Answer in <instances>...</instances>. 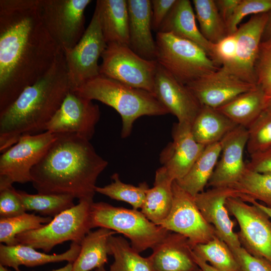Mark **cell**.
<instances>
[{
    "mask_svg": "<svg viewBox=\"0 0 271 271\" xmlns=\"http://www.w3.org/2000/svg\"><path fill=\"white\" fill-rule=\"evenodd\" d=\"M115 233L105 228L89 232L80 243V251L73 263V271H90L104 266L110 255L109 239Z\"/></svg>",
    "mask_w": 271,
    "mask_h": 271,
    "instance_id": "28",
    "label": "cell"
},
{
    "mask_svg": "<svg viewBox=\"0 0 271 271\" xmlns=\"http://www.w3.org/2000/svg\"><path fill=\"white\" fill-rule=\"evenodd\" d=\"M246 167L256 172L271 174V149L250 155Z\"/></svg>",
    "mask_w": 271,
    "mask_h": 271,
    "instance_id": "45",
    "label": "cell"
},
{
    "mask_svg": "<svg viewBox=\"0 0 271 271\" xmlns=\"http://www.w3.org/2000/svg\"><path fill=\"white\" fill-rule=\"evenodd\" d=\"M153 271H197L193 247L185 236L169 232L148 256Z\"/></svg>",
    "mask_w": 271,
    "mask_h": 271,
    "instance_id": "21",
    "label": "cell"
},
{
    "mask_svg": "<svg viewBox=\"0 0 271 271\" xmlns=\"http://www.w3.org/2000/svg\"><path fill=\"white\" fill-rule=\"evenodd\" d=\"M71 90L80 96L99 101L114 109L121 117L122 138L130 134L133 123L138 118L144 115L158 116L169 113L152 93L101 74Z\"/></svg>",
    "mask_w": 271,
    "mask_h": 271,
    "instance_id": "4",
    "label": "cell"
},
{
    "mask_svg": "<svg viewBox=\"0 0 271 271\" xmlns=\"http://www.w3.org/2000/svg\"><path fill=\"white\" fill-rule=\"evenodd\" d=\"M267 97L258 85L216 108L236 125L248 129L265 109Z\"/></svg>",
    "mask_w": 271,
    "mask_h": 271,
    "instance_id": "27",
    "label": "cell"
},
{
    "mask_svg": "<svg viewBox=\"0 0 271 271\" xmlns=\"http://www.w3.org/2000/svg\"><path fill=\"white\" fill-rule=\"evenodd\" d=\"M267 19V13L254 15L238 27L235 33L236 56L232 63L225 67L238 78L250 84H256L255 65Z\"/></svg>",
    "mask_w": 271,
    "mask_h": 271,
    "instance_id": "18",
    "label": "cell"
},
{
    "mask_svg": "<svg viewBox=\"0 0 271 271\" xmlns=\"http://www.w3.org/2000/svg\"><path fill=\"white\" fill-rule=\"evenodd\" d=\"M194 259L201 271H220L211 266L210 264L196 256L193 251Z\"/></svg>",
    "mask_w": 271,
    "mask_h": 271,
    "instance_id": "48",
    "label": "cell"
},
{
    "mask_svg": "<svg viewBox=\"0 0 271 271\" xmlns=\"http://www.w3.org/2000/svg\"><path fill=\"white\" fill-rule=\"evenodd\" d=\"M248 203L253 204L265 213L271 219V208L260 204L256 200H250Z\"/></svg>",
    "mask_w": 271,
    "mask_h": 271,
    "instance_id": "49",
    "label": "cell"
},
{
    "mask_svg": "<svg viewBox=\"0 0 271 271\" xmlns=\"http://www.w3.org/2000/svg\"><path fill=\"white\" fill-rule=\"evenodd\" d=\"M96 10L107 44L129 45V17L127 0H97Z\"/></svg>",
    "mask_w": 271,
    "mask_h": 271,
    "instance_id": "25",
    "label": "cell"
},
{
    "mask_svg": "<svg viewBox=\"0 0 271 271\" xmlns=\"http://www.w3.org/2000/svg\"><path fill=\"white\" fill-rule=\"evenodd\" d=\"M108 244L114 258L109 271H153L149 257L141 256L124 238L112 235Z\"/></svg>",
    "mask_w": 271,
    "mask_h": 271,
    "instance_id": "32",
    "label": "cell"
},
{
    "mask_svg": "<svg viewBox=\"0 0 271 271\" xmlns=\"http://www.w3.org/2000/svg\"><path fill=\"white\" fill-rule=\"evenodd\" d=\"M95 271H109V270H106L105 268H104V266H102L101 267L96 268L95 269Z\"/></svg>",
    "mask_w": 271,
    "mask_h": 271,
    "instance_id": "53",
    "label": "cell"
},
{
    "mask_svg": "<svg viewBox=\"0 0 271 271\" xmlns=\"http://www.w3.org/2000/svg\"><path fill=\"white\" fill-rule=\"evenodd\" d=\"M98 105L70 90L46 126L45 131L54 134L73 133L90 141L98 122Z\"/></svg>",
    "mask_w": 271,
    "mask_h": 271,
    "instance_id": "14",
    "label": "cell"
},
{
    "mask_svg": "<svg viewBox=\"0 0 271 271\" xmlns=\"http://www.w3.org/2000/svg\"><path fill=\"white\" fill-rule=\"evenodd\" d=\"M0 271H11L7 267L0 265Z\"/></svg>",
    "mask_w": 271,
    "mask_h": 271,
    "instance_id": "52",
    "label": "cell"
},
{
    "mask_svg": "<svg viewBox=\"0 0 271 271\" xmlns=\"http://www.w3.org/2000/svg\"><path fill=\"white\" fill-rule=\"evenodd\" d=\"M16 271H22L20 269ZM51 271H73V263L68 262L65 266Z\"/></svg>",
    "mask_w": 271,
    "mask_h": 271,
    "instance_id": "50",
    "label": "cell"
},
{
    "mask_svg": "<svg viewBox=\"0 0 271 271\" xmlns=\"http://www.w3.org/2000/svg\"><path fill=\"white\" fill-rule=\"evenodd\" d=\"M93 202L86 200L79 201L77 204L55 216L40 228L18 235V244L41 249L46 253L65 241L80 244L92 228L90 211Z\"/></svg>",
    "mask_w": 271,
    "mask_h": 271,
    "instance_id": "7",
    "label": "cell"
},
{
    "mask_svg": "<svg viewBox=\"0 0 271 271\" xmlns=\"http://www.w3.org/2000/svg\"><path fill=\"white\" fill-rule=\"evenodd\" d=\"M237 126L216 109L202 106L191 130L196 142L206 147L220 142Z\"/></svg>",
    "mask_w": 271,
    "mask_h": 271,
    "instance_id": "29",
    "label": "cell"
},
{
    "mask_svg": "<svg viewBox=\"0 0 271 271\" xmlns=\"http://www.w3.org/2000/svg\"><path fill=\"white\" fill-rule=\"evenodd\" d=\"M130 48L141 57L156 60L157 47L152 31L150 0H127Z\"/></svg>",
    "mask_w": 271,
    "mask_h": 271,
    "instance_id": "22",
    "label": "cell"
},
{
    "mask_svg": "<svg viewBox=\"0 0 271 271\" xmlns=\"http://www.w3.org/2000/svg\"><path fill=\"white\" fill-rule=\"evenodd\" d=\"M39 0H0V112L49 69L62 51L42 21Z\"/></svg>",
    "mask_w": 271,
    "mask_h": 271,
    "instance_id": "1",
    "label": "cell"
},
{
    "mask_svg": "<svg viewBox=\"0 0 271 271\" xmlns=\"http://www.w3.org/2000/svg\"><path fill=\"white\" fill-rule=\"evenodd\" d=\"M221 149V141L205 147L188 173L175 181L177 184L193 197L204 191L213 173Z\"/></svg>",
    "mask_w": 271,
    "mask_h": 271,
    "instance_id": "30",
    "label": "cell"
},
{
    "mask_svg": "<svg viewBox=\"0 0 271 271\" xmlns=\"http://www.w3.org/2000/svg\"><path fill=\"white\" fill-rule=\"evenodd\" d=\"M241 0H215L218 10L225 23Z\"/></svg>",
    "mask_w": 271,
    "mask_h": 271,
    "instance_id": "46",
    "label": "cell"
},
{
    "mask_svg": "<svg viewBox=\"0 0 271 271\" xmlns=\"http://www.w3.org/2000/svg\"><path fill=\"white\" fill-rule=\"evenodd\" d=\"M261 42H271V10L267 13V19L262 33Z\"/></svg>",
    "mask_w": 271,
    "mask_h": 271,
    "instance_id": "47",
    "label": "cell"
},
{
    "mask_svg": "<svg viewBox=\"0 0 271 271\" xmlns=\"http://www.w3.org/2000/svg\"><path fill=\"white\" fill-rule=\"evenodd\" d=\"M90 216L92 228H105L123 234L139 253L154 249L170 232L150 221L139 210L104 202L92 203Z\"/></svg>",
    "mask_w": 271,
    "mask_h": 271,
    "instance_id": "5",
    "label": "cell"
},
{
    "mask_svg": "<svg viewBox=\"0 0 271 271\" xmlns=\"http://www.w3.org/2000/svg\"><path fill=\"white\" fill-rule=\"evenodd\" d=\"M91 0H39L44 26L62 51L73 48L85 29L84 12Z\"/></svg>",
    "mask_w": 271,
    "mask_h": 271,
    "instance_id": "9",
    "label": "cell"
},
{
    "mask_svg": "<svg viewBox=\"0 0 271 271\" xmlns=\"http://www.w3.org/2000/svg\"><path fill=\"white\" fill-rule=\"evenodd\" d=\"M176 0H151L152 23L153 30L158 32L159 29Z\"/></svg>",
    "mask_w": 271,
    "mask_h": 271,
    "instance_id": "44",
    "label": "cell"
},
{
    "mask_svg": "<svg viewBox=\"0 0 271 271\" xmlns=\"http://www.w3.org/2000/svg\"><path fill=\"white\" fill-rule=\"evenodd\" d=\"M250 155L271 149V110L264 109L247 129Z\"/></svg>",
    "mask_w": 271,
    "mask_h": 271,
    "instance_id": "38",
    "label": "cell"
},
{
    "mask_svg": "<svg viewBox=\"0 0 271 271\" xmlns=\"http://www.w3.org/2000/svg\"><path fill=\"white\" fill-rule=\"evenodd\" d=\"M265 109L271 110V96L267 97L265 104Z\"/></svg>",
    "mask_w": 271,
    "mask_h": 271,
    "instance_id": "51",
    "label": "cell"
},
{
    "mask_svg": "<svg viewBox=\"0 0 271 271\" xmlns=\"http://www.w3.org/2000/svg\"><path fill=\"white\" fill-rule=\"evenodd\" d=\"M174 181L162 166L156 172L153 187L147 191L141 211L157 225L167 217L172 208Z\"/></svg>",
    "mask_w": 271,
    "mask_h": 271,
    "instance_id": "26",
    "label": "cell"
},
{
    "mask_svg": "<svg viewBox=\"0 0 271 271\" xmlns=\"http://www.w3.org/2000/svg\"><path fill=\"white\" fill-rule=\"evenodd\" d=\"M56 138L45 131L22 136L0 157V187L32 182L31 172Z\"/></svg>",
    "mask_w": 271,
    "mask_h": 271,
    "instance_id": "10",
    "label": "cell"
},
{
    "mask_svg": "<svg viewBox=\"0 0 271 271\" xmlns=\"http://www.w3.org/2000/svg\"><path fill=\"white\" fill-rule=\"evenodd\" d=\"M237 190L231 187L211 188L195 196V203L206 221L214 228L216 235L230 249L241 246L234 223L230 218L226 203L228 198L237 197Z\"/></svg>",
    "mask_w": 271,
    "mask_h": 271,
    "instance_id": "17",
    "label": "cell"
},
{
    "mask_svg": "<svg viewBox=\"0 0 271 271\" xmlns=\"http://www.w3.org/2000/svg\"><path fill=\"white\" fill-rule=\"evenodd\" d=\"M111 178L112 181L110 184L103 187L96 186V192L113 200L126 202L132 209H141L149 188L148 185L143 182L136 186L125 183L121 181L117 173H114Z\"/></svg>",
    "mask_w": 271,
    "mask_h": 271,
    "instance_id": "37",
    "label": "cell"
},
{
    "mask_svg": "<svg viewBox=\"0 0 271 271\" xmlns=\"http://www.w3.org/2000/svg\"><path fill=\"white\" fill-rule=\"evenodd\" d=\"M256 84L271 96V42H261L255 65Z\"/></svg>",
    "mask_w": 271,
    "mask_h": 271,
    "instance_id": "40",
    "label": "cell"
},
{
    "mask_svg": "<svg viewBox=\"0 0 271 271\" xmlns=\"http://www.w3.org/2000/svg\"><path fill=\"white\" fill-rule=\"evenodd\" d=\"M26 211L17 190L13 185L0 188L1 218L18 216Z\"/></svg>",
    "mask_w": 271,
    "mask_h": 271,
    "instance_id": "41",
    "label": "cell"
},
{
    "mask_svg": "<svg viewBox=\"0 0 271 271\" xmlns=\"http://www.w3.org/2000/svg\"><path fill=\"white\" fill-rule=\"evenodd\" d=\"M173 203L167 217L159 224L170 232L186 237L191 246L205 243L216 235L198 209L194 197L173 183Z\"/></svg>",
    "mask_w": 271,
    "mask_h": 271,
    "instance_id": "13",
    "label": "cell"
},
{
    "mask_svg": "<svg viewBox=\"0 0 271 271\" xmlns=\"http://www.w3.org/2000/svg\"><path fill=\"white\" fill-rule=\"evenodd\" d=\"M247 140V129L238 125L221 141V154L207 187H232L237 183L246 168L243 152Z\"/></svg>",
    "mask_w": 271,
    "mask_h": 271,
    "instance_id": "19",
    "label": "cell"
},
{
    "mask_svg": "<svg viewBox=\"0 0 271 271\" xmlns=\"http://www.w3.org/2000/svg\"><path fill=\"white\" fill-rule=\"evenodd\" d=\"M51 217L40 216L26 212L14 217L0 219V242L6 245L18 244L17 236L25 232L39 229L52 220Z\"/></svg>",
    "mask_w": 271,
    "mask_h": 271,
    "instance_id": "36",
    "label": "cell"
},
{
    "mask_svg": "<svg viewBox=\"0 0 271 271\" xmlns=\"http://www.w3.org/2000/svg\"><path fill=\"white\" fill-rule=\"evenodd\" d=\"M237 49L235 34L228 35L214 44L213 60L220 66L228 67L234 60Z\"/></svg>",
    "mask_w": 271,
    "mask_h": 271,
    "instance_id": "42",
    "label": "cell"
},
{
    "mask_svg": "<svg viewBox=\"0 0 271 271\" xmlns=\"http://www.w3.org/2000/svg\"><path fill=\"white\" fill-rule=\"evenodd\" d=\"M71 90L61 51L45 74L0 112L1 153L17 143L23 136L45 131L46 125Z\"/></svg>",
    "mask_w": 271,
    "mask_h": 271,
    "instance_id": "3",
    "label": "cell"
},
{
    "mask_svg": "<svg viewBox=\"0 0 271 271\" xmlns=\"http://www.w3.org/2000/svg\"><path fill=\"white\" fill-rule=\"evenodd\" d=\"M226 205L239 226L237 233L241 246L252 255L271 264V222L269 217L253 204L230 197Z\"/></svg>",
    "mask_w": 271,
    "mask_h": 271,
    "instance_id": "12",
    "label": "cell"
},
{
    "mask_svg": "<svg viewBox=\"0 0 271 271\" xmlns=\"http://www.w3.org/2000/svg\"><path fill=\"white\" fill-rule=\"evenodd\" d=\"M100 74L154 95L156 60L145 59L124 44H108L101 57Z\"/></svg>",
    "mask_w": 271,
    "mask_h": 271,
    "instance_id": "8",
    "label": "cell"
},
{
    "mask_svg": "<svg viewBox=\"0 0 271 271\" xmlns=\"http://www.w3.org/2000/svg\"><path fill=\"white\" fill-rule=\"evenodd\" d=\"M231 250L240 271H271V264L263 258L252 255L242 246Z\"/></svg>",
    "mask_w": 271,
    "mask_h": 271,
    "instance_id": "43",
    "label": "cell"
},
{
    "mask_svg": "<svg viewBox=\"0 0 271 271\" xmlns=\"http://www.w3.org/2000/svg\"><path fill=\"white\" fill-rule=\"evenodd\" d=\"M172 138L161 152L160 161L170 178L177 181L188 173L205 147L196 142L189 124H175Z\"/></svg>",
    "mask_w": 271,
    "mask_h": 271,
    "instance_id": "20",
    "label": "cell"
},
{
    "mask_svg": "<svg viewBox=\"0 0 271 271\" xmlns=\"http://www.w3.org/2000/svg\"><path fill=\"white\" fill-rule=\"evenodd\" d=\"M107 45L95 9L78 43L73 48L63 51L71 90L100 74L98 60Z\"/></svg>",
    "mask_w": 271,
    "mask_h": 271,
    "instance_id": "11",
    "label": "cell"
},
{
    "mask_svg": "<svg viewBox=\"0 0 271 271\" xmlns=\"http://www.w3.org/2000/svg\"><path fill=\"white\" fill-rule=\"evenodd\" d=\"M197 271H201V270H200V268H199V269H198Z\"/></svg>",
    "mask_w": 271,
    "mask_h": 271,
    "instance_id": "54",
    "label": "cell"
},
{
    "mask_svg": "<svg viewBox=\"0 0 271 271\" xmlns=\"http://www.w3.org/2000/svg\"><path fill=\"white\" fill-rule=\"evenodd\" d=\"M239 193V198L248 203L259 200L271 208V174L261 173L246 167L237 183L232 187Z\"/></svg>",
    "mask_w": 271,
    "mask_h": 271,
    "instance_id": "35",
    "label": "cell"
},
{
    "mask_svg": "<svg viewBox=\"0 0 271 271\" xmlns=\"http://www.w3.org/2000/svg\"><path fill=\"white\" fill-rule=\"evenodd\" d=\"M186 86L202 106L216 109L256 85L241 80L225 67L221 66Z\"/></svg>",
    "mask_w": 271,
    "mask_h": 271,
    "instance_id": "15",
    "label": "cell"
},
{
    "mask_svg": "<svg viewBox=\"0 0 271 271\" xmlns=\"http://www.w3.org/2000/svg\"><path fill=\"white\" fill-rule=\"evenodd\" d=\"M192 3L199 30L207 40L216 44L228 35L215 0H193Z\"/></svg>",
    "mask_w": 271,
    "mask_h": 271,
    "instance_id": "31",
    "label": "cell"
},
{
    "mask_svg": "<svg viewBox=\"0 0 271 271\" xmlns=\"http://www.w3.org/2000/svg\"><path fill=\"white\" fill-rule=\"evenodd\" d=\"M194 253L220 271H240L230 247L217 235L211 240L193 247Z\"/></svg>",
    "mask_w": 271,
    "mask_h": 271,
    "instance_id": "33",
    "label": "cell"
},
{
    "mask_svg": "<svg viewBox=\"0 0 271 271\" xmlns=\"http://www.w3.org/2000/svg\"><path fill=\"white\" fill-rule=\"evenodd\" d=\"M107 165L89 141L73 133H58L32 168L31 182L38 193L93 201L97 178Z\"/></svg>",
    "mask_w": 271,
    "mask_h": 271,
    "instance_id": "2",
    "label": "cell"
},
{
    "mask_svg": "<svg viewBox=\"0 0 271 271\" xmlns=\"http://www.w3.org/2000/svg\"><path fill=\"white\" fill-rule=\"evenodd\" d=\"M196 19L190 1L176 0L158 32L171 33L193 42L213 60L214 44L202 35L196 25Z\"/></svg>",
    "mask_w": 271,
    "mask_h": 271,
    "instance_id": "23",
    "label": "cell"
},
{
    "mask_svg": "<svg viewBox=\"0 0 271 271\" xmlns=\"http://www.w3.org/2000/svg\"><path fill=\"white\" fill-rule=\"evenodd\" d=\"M271 10V0H241L226 22L228 35L234 34L242 19L249 15L266 13Z\"/></svg>",
    "mask_w": 271,
    "mask_h": 271,
    "instance_id": "39",
    "label": "cell"
},
{
    "mask_svg": "<svg viewBox=\"0 0 271 271\" xmlns=\"http://www.w3.org/2000/svg\"><path fill=\"white\" fill-rule=\"evenodd\" d=\"M155 41L158 64L186 85L221 67L199 46L187 39L158 32Z\"/></svg>",
    "mask_w": 271,
    "mask_h": 271,
    "instance_id": "6",
    "label": "cell"
},
{
    "mask_svg": "<svg viewBox=\"0 0 271 271\" xmlns=\"http://www.w3.org/2000/svg\"><path fill=\"white\" fill-rule=\"evenodd\" d=\"M26 211H34L43 216L55 217L75 205L74 198L63 194H29L17 190Z\"/></svg>",
    "mask_w": 271,
    "mask_h": 271,
    "instance_id": "34",
    "label": "cell"
},
{
    "mask_svg": "<svg viewBox=\"0 0 271 271\" xmlns=\"http://www.w3.org/2000/svg\"><path fill=\"white\" fill-rule=\"evenodd\" d=\"M80 244L72 242L69 248L60 254H49L37 251L28 245L18 244L15 245H0V265L11 267L17 270L21 265L33 267L48 263L67 261L73 263L80 251Z\"/></svg>",
    "mask_w": 271,
    "mask_h": 271,
    "instance_id": "24",
    "label": "cell"
},
{
    "mask_svg": "<svg viewBox=\"0 0 271 271\" xmlns=\"http://www.w3.org/2000/svg\"><path fill=\"white\" fill-rule=\"evenodd\" d=\"M154 95L175 116L178 122L191 126L202 105L185 84L158 64L155 79Z\"/></svg>",
    "mask_w": 271,
    "mask_h": 271,
    "instance_id": "16",
    "label": "cell"
}]
</instances>
